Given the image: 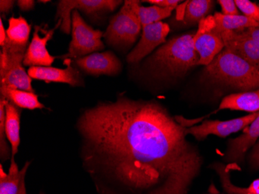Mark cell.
<instances>
[{
	"instance_id": "obj_1",
	"label": "cell",
	"mask_w": 259,
	"mask_h": 194,
	"mask_svg": "<svg viewBox=\"0 0 259 194\" xmlns=\"http://www.w3.org/2000/svg\"><path fill=\"white\" fill-rule=\"evenodd\" d=\"M156 100L117 96L81 112L79 157L98 194H189L203 159Z\"/></svg>"
},
{
	"instance_id": "obj_2",
	"label": "cell",
	"mask_w": 259,
	"mask_h": 194,
	"mask_svg": "<svg viewBox=\"0 0 259 194\" xmlns=\"http://www.w3.org/2000/svg\"><path fill=\"white\" fill-rule=\"evenodd\" d=\"M196 33L173 37L161 45L149 59L150 67L166 77H180L198 65L199 55L194 46Z\"/></svg>"
},
{
	"instance_id": "obj_3",
	"label": "cell",
	"mask_w": 259,
	"mask_h": 194,
	"mask_svg": "<svg viewBox=\"0 0 259 194\" xmlns=\"http://www.w3.org/2000/svg\"><path fill=\"white\" fill-rule=\"evenodd\" d=\"M204 71L211 80L233 88L245 92L259 89V70L226 48Z\"/></svg>"
},
{
	"instance_id": "obj_4",
	"label": "cell",
	"mask_w": 259,
	"mask_h": 194,
	"mask_svg": "<svg viewBox=\"0 0 259 194\" xmlns=\"http://www.w3.org/2000/svg\"><path fill=\"white\" fill-rule=\"evenodd\" d=\"M27 48L6 42L0 53V94L10 90H22L35 93L32 79L23 67Z\"/></svg>"
},
{
	"instance_id": "obj_5",
	"label": "cell",
	"mask_w": 259,
	"mask_h": 194,
	"mask_svg": "<svg viewBox=\"0 0 259 194\" xmlns=\"http://www.w3.org/2000/svg\"><path fill=\"white\" fill-rule=\"evenodd\" d=\"M135 0H126L116 15L110 19L105 41L113 48L126 49L132 47L139 36L142 25L134 6Z\"/></svg>"
},
{
	"instance_id": "obj_6",
	"label": "cell",
	"mask_w": 259,
	"mask_h": 194,
	"mask_svg": "<svg viewBox=\"0 0 259 194\" xmlns=\"http://www.w3.org/2000/svg\"><path fill=\"white\" fill-rule=\"evenodd\" d=\"M103 33L101 30H94L85 23L78 10L72 14V41L68 47V53L62 55V59H78L87 55L103 50L102 42Z\"/></svg>"
},
{
	"instance_id": "obj_7",
	"label": "cell",
	"mask_w": 259,
	"mask_h": 194,
	"mask_svg": "<svg viewBox=\"0 0 259 194\" xmlns=\"http://www.w3.org/2000/svg\"><path fill=\"white\" fill-rule=\"evenodd\" d=\"M122 3L116 0H62L57 7L56 19L62 20L60 30L69 34L72 32V13L74 10L83 12L87 15H97L113 11Z\"/></svg>"
},
{
	"instance_id": "obj_8",
	"label": "cell",
	"mask_w": 259,
	"mask_h": 194,
	"mask_svg": "<svg viewBox=\"0 0 259 194\" xmlns=\"http://www.w3.org/2000/svg\"><path fill=\"white\" fill-rule=\"evenodd\" d=\"M194 46L199 55V65H208L213 62L225 45L221 33L215 29L213 16H209L199 22V29L194 37Z\"/></svg>"
},
{
	"instance_id": "obj_9",
	"label": "cell",
	"mask_w": 259,
	"mask_h": 194,
	"mask_svg": "<svg viewBox=\"0 0 259 194\" xmlns=\"http://www.w3.org/2000/svg\"><path fill=\"white\" fill-rule=\"evenodd\" d=\"M258 115L259 111L230 121H205L201 125L186 128V135H193L198 141L206 139L208 135H210L226 138L233 133L244 130L252 123Z\"/></svg>"
},
{
	"instance_id": "obj_10",
	"label": "cell",
	"mask_w": 259,
	"mask_h": 194,
	"mask_svg": "<svg viewBox=\"0 0 259 194\" xmlns=\"http://www.w3.org/2000/svg\"><path fill=\"white\" fill-rule=\"evenodd\" d=\"M169 31L170 27L168 23L163 22L142 27L141 40L126 56L127 62L135 64L141 62L155 48L166 42V37Z\"/></svg>"
},
{
	"instance_id": "obj_11",
	"label": "cell",
	"mask_w": 259,
	"mask_h": 194,
	"mask_svg": "<svg viewBox=\"0 0 259 194\" xmlns=\"http://www.w3.org/2000/svg\"><path fill=\"white\" fill-rule=\"evenodd\" d=\"M62 23V20H58L55 28L51 30L44 28L45 35L43 37H40L39 34L40 32L39 26H35L33 38L29 44L26 52L25 56L23 59V65L28 67H48L51 66L53 64L55 58L50 55L47 48V45L49 41L52 40L53 37L55 30L58 27L60 28Z\"/></svg>"
},
{
	"instance_id": "obj_12",
	"label": "cell",
	"mask_w": 259,
	"mask_h": 194,
	"mask_svg": "<svg viewBox=\"0 0 259 194\" xmlns=\"http://www.w3.org/2000/svg\"><path fill=\"white\" fill-rule=\"evenodd\" d=\"M65 68H54L52 66L30 67L27 70L30 78L43 80L46 83H65L71 87H84V80L76 67L72 66V61L65 60Z\"/></svg>"
},
{
	"instance_id": "obj_13",
	"label": "cell",
	"mask_w": 259,
	"mask_h": 194,
	"mask_svg": "<svg viewBox=\"0 0 259 194\" xmlns=\"http://www.w3.org/2000/svg\"><path fill=\"white\" fill-rule=\"evenodd\" d=\"M78 68L89 75L99 76L107 75L115 76L118 75L122 69L121 62L113 52H96L83 58L75 60Z\"/></svg>"
},
{
	"instance_id": "obj_14",
	"label": "cell",
	"mask_w": 259,
	"mask_h": 194,
	"mask_svg": "<svg viewBox=\"0 0 259 194\" xmlns=\"http://www.w3.org/2000/svg\"><path fill=\"white\" fill-rule=\"evenodd\" d=\"M225 48L259 70V44L242 32H221Z\"/></svg>"
},
{
	"instance_id": "obj_15",
	"label": "cell",
	"mask_w": 259,
	"mask_h": 194,
	"mask_svg": "<svg viewBox=\"0 0 259 194\" xmlns=\"http://www.w3.org/2000/svg\"><path fill=\"white\" fill-rule=\"evenodd\" d=\"M259 138V115L252 123L243 130V134L228 144L225 160L228 162L241 161L244 154Z\"/></svg>"
},
{
	"instance_id": "obj_16",
	"label": "cell",
	"mask_w": 259,
	"mask_h": 194,
	"mask_svg": "<svg viewBox=\"0 0 259 194\" xmlns=\"http://www.w3.org/2000/svg\"><path fill=\"white\" fill-rule=\"evenodd\" d=\"M30 162H27L19 170L14 157L12 156L9 173L4 172L3 165L0 166V194H27L25 177Z\"/></svg>"
},
{
	"instance_id": "obj_17",
	"label": "cell",
	"mask_w": 259,
	"mask_h": 194,
	"mask_svg": "<svg viewBox=\"0 0 259 194\" xmlns=\"http://www.w3.org/2000/svg\"><path fill=\"white\" fill-rule=\"evenodd\" d=\"M241 110L255 113L259 111V89L228 95L223 99L219 110Z\"/></svg>"
},
{
	"instance_id": "obj_18",
	"label": "cell",
	"mask_w": 259,
	"mask_h": 194,
	"mask_svg": "<svg viewBox=\"0 0 259 194\" xmlns=\"http://www.w3.org/2000/svg\"><path fill=\"white\" fill-rule=\"evenodd\" d=\"M5 129L7 139L11 145L12 156L18 153L20 144V108L7 100L5 103Z\"/></svg>"
},
{
	"instance_id": "obj_19",
	"label": "cell",
	"mask_w": 259,
	"mask_h": 194,
	"mask_svg": "<svg viewBox=\"0 0 259 194\" xmlns=\"http://www.w3.org/2000/svg\"><path fill=\"white\" fill-rule=\"evenodd\" d=\"M214 27L220 33L235 31L252 27H259V23L244 15L226 16L217 12L213 16Z\"/></svg>"
},
{
	"instance_id": "obj_20",
	"label": "cell",
	"mask_w": 259,
	"mask_h": 194,
	"mask_svg": "<svg viewBox=\"0 0 259 194\" xmlns=\"http://www.w3.org/2000/svg\"><path fill=\"white\" fill-rule=\"evenodd\" d=\"M30 30L31 27L25 18L23 17L17 18L12 17L9 20V26L7 30V38L6 42L17 46L28 48L27 46L29 45Z\"/></svg>"
},
{
	"instance_id": "obj_21",
	"label": "cell",
	"mask_w": 259,
	"mask_h": 194,
	"mask_svg": "<svg viewBox=\"0 0 259 194\" xmlns=\"http://www.w3.org/2000/svg\"><path fill=\"white\" fill-rule=\"evenodd\" d=\"M135 10L139 17L142 27L145 26L150 25L153 23L162 22L161 20L168 18L171 16L173 7H158V6H152V7H145L141 6L140 1H135L134 3Z\"/></svg>"
},
{
	"instance_id": "obj_22",
	"label": "cell",
	"mask_w": 259,
	"mask_h": 194,
	"mask_svg": "<svg viewBox=\"0 0 259 194\" xmlns=\"http://www.w3.org/2000/svg\"><path fill=\"white\" fill-rule=\"evenodd\" d=\"M0 97L7 99L17 107L27 110L45 109V106L38 100V96L32 92L22 90H10L1 95Z\"/></svg>"
},
{
	"instance_id": "obj_23",
	"label": "cell",
	"mask_w": 259,
	"mask_h": 194,
	"mask_svg": "<svg viewBox=\"0 0 259 194\" xmlns=\"http://www.w3.org/2000/svg\"><path fill=\"white\" fill-rule=\"evenodd\" d=\"M186 3L183 21L188 24L199 23L213 7V1L210 0H190Z\"/></svg>"
},
{
	"instance_id": "obj_24",
	"label": "cell",
	"mask_w": 259,
	"mask_h": 194,
	"mask_svg": "<svg viewBox=\"0 0 259 194\" xmlns=\"http://www.w3.org/2000/svg\"><path fill=\"white\" fill-rule=\"evenodd\" d=\"M6 101L7 99L0 97V158L3 162L7 161L12 157V150L7 142L5 129Z\"/></svg>"
},
{
	"instance_id": "obj_25",
	"label": "cell",
	"mask_w": 259,
	"mask_h": 194,
	"mask_svg": "<svg viewBox=\"0 0 259 194\" xmlns=\"http://www.w3.org/2000/svg\"><path fill=\"white\" fill-rule=\"evenodd\" d=\"M238 10L242 12L245 17L259 23V6L249 0H235Z\"/></svg>"
},
{
	"instance_id": "obj_26",
	"label": "cell",
	"mask_w": 259,
	"mask_h": 194,
	"mask_svg": "<svg viewBox=\"0 0 259 194\" xmlns=\"http://www.w3.org/2000/svg\"><path fill=\"white\" fill-rule=\"evenodd\" d=\"M218 4L221 5L222 13L221 14L226 16L239 15L238 8L235 1L233 0H219Z\"/></svg>"
},
{
	"instance_id": "obj_27",
	"label": "cell",
	"mask_w": 259,
	"mask_h": 194,
	"mask_svg": "<svg viewBox=\"0 0 259 194\" xmlns=\"http://www.w3.org/2000/svg\"><path fill=\"white\" fill-rule=\"evenodd\" d=\"M145 2L149 3V4H153L154 6L164 7V8H167V7L176 8L180 4V1H178V0H148V1H145Z\"/></svg>"
},
{
	"instance_id": "obj_28",
	"label": "cell",
	"mask_w": 259,
	"mask_h": 194,
	"mask_svg": "<svg viewBox=\"0 0 259 194\" xmlns=\"http://www.w3.org/2000/svg\"><path fill=\"white\" fill-rule=\"evenodd\" d=\"M238 31L242 32L244 34L247 35L248 37L259 44V27H252L249 28L244 29V30H238Z\"/></svg>"
},
{
	"instance_id": "obj_29",
	"label": "cell",
	"mask_w": 259,
	"mask_h": 194,
	"mask_svg": "<svg viewBox=\"0 0 259 194\" xmlns=\"http://www.w3.org/2000/svg\"><path fill=\"white\" fill-rule=\"evenodd\" d=\"M17 4L22 11H30L35 7V2L33 0H18Z\"/></svg>"
},
{
	"instance_id": "obj_30",
	"label": "cell",
	"mask_w": 259,
	"mask_h": 194,
	"mask_svg": "<svg viewBox=\"0 0 259 194\" xmlns=\"http://www.w3.org/2000/svg\"><path fill=\"white\" fill-rule=\"evenodd\" d=\"M14 1L1 0L0 1V12L2 14H8L14 8Z\"/></svg>"
},
{
	"instance_id": "obj_31",
	"label": "cell",
	"mask_w": 259,
	"mask_h": 194,
	"mask_svg": "<svg viewBox=\"0 0 259 194\" xmlns=\"http://www.w3.org/2000/svg\"><path fill=\"white\" fill-rule=\"evenodd\" d=\"M251 163L255 167H259V141L256 144L255 146L251 151Z\"/></svg>"
},
{
	"instance_id": "obj_32",
	"label": "cell",
	"mask_w": 259,
	"mask_h": 194,
	"mask_svg": "<svg viewBox=\"0 0 259 194\" xmlns=\"http://www.w3.org/2000/svg\"><path fill=\"white\" fill-rule=\"evenodd\" d=\"M247 189L248 194H259V179L253 181Z\"/></svg>"
},
{
	"instance_id": "obj_33",
	"label": "cell",
	"mask_w": 259,
	"mask_h": 194,
	"mask_svg": "<svg viewBox=\"0 0 259 194\" xmlns=\"http://www.w3.org/2000/svg\"><path fill=\"white\" fill-rule=\"evenodd\" d=\"M7 38V30H5L4 23H3V20H1V21H0V46L2 47L5 44Z\"/></svg>"
},
{
	"instance_id": "obj_34",
	"label": "cell",
	"mask_w": 259,
	"mask_h": 194,
	"mask_svg": "<svg viewBox=\"0 0 259 194\" xmlns=\"http://www.w3.org/2000/svg\"><path fill=\"white\" fill-rule=\"evenodd\" d=\"M40 194H44V193H43V192H40Z\"/></svg>"
}]
</instances>
